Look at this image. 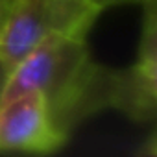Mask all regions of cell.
I'll use <instances>...</instances> for the list:
<instances>
[{"instance_id": "6da1fadb", "label": "cell", "mask_w": 157, "mask_h": 157, "mask_svg": "<svg viewBox=\"0 0 157 157\" xmlns=\"http://www.w3.org/2000/svg\"><path fill=\"white\" fill-rule=\"evenodd\" d=\"M117 87L118 70L96 65L85 37L54 35L8 72L0 104L37 91L46 100L54 126L68 137V131L85 117L115 107Z\"/></svg>"}, {"instance_id": "7a4b0ae2", "label": "cell", "mask_w": 157, "mask_h": 157, "mask_svg": "<svg viewBox=\"0 0 157 157\" xmlns=\"http://www.w3.org/2000/svg\"><path fill=\"white\" fill-rule=\"evenodd\" d=\"M100 11L94 0H13L0 26V63L10 72L48 37H85Z\"/></svg>"}, {"instance_id": "3957f363", "label": "cell", "mask_w": 157, "mask_h": 157, "mask_svg": "<svg viewBox=\"0 0 157 157\" xmlns=\"http://www.w3.org/2000/svg\"><path fill=\"white\" fill-rule=\"evenodd\" d=\"M65 142L41 93L28 91L0 104V151L54 153Z\"/></svg>"}, {"instance_id": "277c9868", "label": "cell", "mask_w": 157, "mask_h": 157, "mask_svg": "<svg viewBox=\"0 0 157 157\" xmlns=\"http://www.w3.org/2000/svg\"><path fill=\"white\" fill-rule=\"evenodd\" d=\"M94 2L104 10L107 6H115V4H124V2H140V0H94Z\"/></svg>"}, {"instance_id": "5b68a950", "label": "cell", "mask_w": 157, "mask_h": 157, "mask_svg": "<svg viewBox=\"0 0 157 157\" xmlns=\"http://www.w3.org/2000/svg\"><path fill=\"white\" fill-rule=\"evenodd\" d=\"M6 78H8V70L4 68L2 63H0V96H2V89H4V83H6Z\"/></svg>"}]
</instances>
